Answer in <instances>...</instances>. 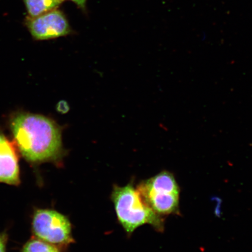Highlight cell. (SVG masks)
I'll use <instances>...</instances> for the list:
<instances>
[{
    "label": "cell",
    "instance_id": "1",
    "mask_svg": "<svg viewBox=\"0 0 252 252\" xmlns=\"http://www.w3.org/2000/svg\"><path fill=\"white\" fill-rule=\"evenodd\" d=\"M11 128L16 144L28 161H56L64 154L62 127L45 116L21 113L12 119Z\"/></svg>",
    "mask_w": 252,
    "mask_h": 252
},
{
    "label": "cell",
    "instance_id": "2",
    "mask_svg": "<svg viewBox=\"0 0 252 252\" xmlns=\"http://www.w3.org/2000/svg\"><path fill=\"white\" fill-rule=\"evenodd\" d=\"M112 198L120 223L127 234L144 224H150L161 231L163 220L161 216L151 209L142 198L140 192L129 184L113 189Z\"/></svg>",
    "mask_w": 252,
    "mask_h": 252
},
{
    "label": "cell",
    "instance_id": "3",
    "mask_svg": "<svg viewBox=\"0 0 252 252\" xmlns=\"http://www.w3.org/2000/svg\"><path fill=\"white\" fill-rule=\"evenodd\" d=\"M34 234L40 240L55 247H65L73 242L70 220L51 210H38L33 219Z\"/></svg>",
    "mask_w": 252,
    "mask_h": 252
},
{
    "label": "cell",
    "instance_id": "4",
    "mask_svg": "<svg viewBox=\"0 0 252 252\" xmlns=\"http://www.w3.org/2000/svg\"><path fill=\"white\" fill-rule=\"evenodd\" d=\"M26 24L31 35L38 40L58 38L71 32L67 18L62 11L57 9L37 17L28 16Z\"/></svg>",
    "mask_w": 252,
    "mask_h": 252
},
{
    "label": "cell",
    "instance_id": "5",
    "mask_svg": "<svg viewBox=\"0 0 252 252\" xmlns=\"http://www.w3.org/2000/svg\"><path fill=\"white\" fill-rule=\"evenodd\" d=\"M0 182L20 184V168L17 151L13 143L0 134Z\"/></svg>",
    "mask_w": 252,
    "mask_h": 252
},
{
    "label": "cell",
    "instance_id": "6",
    "mask_svg": "<svg viewBox=\"0 0 252 252\" xmlns=\"http://www.w3.org/2000/svg\"><path fill=\"white\" fill-rule=\"evenodd\" d=\"M141 196L152 194H179V188L171 173L163 171L138 185Z\"/></svg>",
    "mask_w": 252,
    "mask_h": 252
},
{
    "label": "cell",
    "instance_id": "7",
    "mask_svg": "<svg viewBox=\"0 0 252 252\" xmlns=\"http://www.w3.org/2000/svg\"><path fill=\"white\" fill-rule=\"evenodd\" d=\"M141 197L148 206L160 216L169 215L178 211V194H152Z\"/></svg>",
    "mask_w": 252,
    "mask_h": 252
},
{
    "label": "cell",
    "instance_id": "8",
    "mask_svg": "<svg viewBox=\"0 0 252 252\" xmlns=\"http://www.w3.org/2000/svg\"><path fill=\"white\" fill-rule=\"evenodd\" d=\"M29 17H34L55 10L64 0H24Z\"/></svg>",
    "mask_w": 252,
    "mask_h": 252
},
{
    "label": "cell",
    "instance_id": "9",
    "mask_svg": "<svg viewBox=\"0 0 252 252\" xmlns=\"http://www.w3.org/2000/svg\"><path fill=\"white\" fill-rule=\"evenodd\" d=\"M22 252H61L55 246L40 239H32L24 246Z\"/></svg>",
    "mask_w": 252,
    "mask_h": 252
},
{
    "label": "cell",
    "instance_id": "10",
    "mask_svg": "<svg viewBox=\"0 0 252 252\" xmlns=\"http://www.w3.org/2000/svg\"><path fill=\"white\" fill-rule=\"evenodd\" d=\"M7 239V235L5 234H0V252H5Z\"/></svg>",
    "mask_w": 252,
    "mask_h": 252
},
{
    "label": "cell",
    "instance_id": "11",
    "mask_svg": "<svg viewBox=\"0 0 252 252\" xmlns=\"http://www.w3.org/2000/svg\"><path fill=\"white\" fill-rule=\"evenodd\" d=\"M71 1L74 2L81 9H84L86 8L87 0H71Z\"/></svg>",
    "mask_w": 252,
    "mask_h": 252
}]
</instances>
